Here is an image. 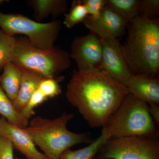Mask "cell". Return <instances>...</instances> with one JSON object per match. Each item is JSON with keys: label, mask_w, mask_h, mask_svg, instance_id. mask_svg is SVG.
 Wrapping results in <instances>:
<instances>
[{"label": "cell", "mask_w": 159, "mask_h": 159, "mask_svg": "<svg viewBox=\"0 0 159 159\" xmlns=\"http://www.w3.org/2000/svg\"><path fill=\"white\" fill-rule=\"evenodd\" d=\"M0 75V83L3 90L11 102L16 99L21 80L22 70L11 61L6 63Z\"/></svg>", "instance_id": "cell-15"}, {"label": "cell", "mask_w": 159, "mask_h": 159, "mask_svg": "<svg viewBox=\"0 0 159 159\" xmlns=\"http://www.w3.org/2000/svg\"><path fill=\"white\" fill-rule=\"evenodd\" d=\"M149 113L154 122L157 125H159V105L152 103L148 104Z\"/></svg>", "instance_id": "cell-24"}, {"label": "cell", "mask_w": 159, "mask_h": 159, "mask_svg": "<svg viewBox=\"0 0 159 159\" xmlns=\"http://www.w3.org/2000/svg\"><path fill=\"white\" fill-rule=\"evenodd\" d=\"M159 0H140L138 16L149 20L158 19Z\"/></svg>", "instance_id": "cell-21"}, {"label": "cell", "mask_w": 159, "mask_h": 159, "mask_svg": "<svg viewBox=\"0 0 159 159\" xmlns=\"http://www.w3.org/2000/svg\"><path fill=\"white\" fill-rule=\"evenodd\" d=\"M64 15V25L70 29L80 22H83L88 16L86 8L82 1L75 0L72 3L68 13Z\"/></svg>", "instance_id": "cell-19"}, {"label": "cell", "mask_w": 159, "mask_h": 159, "mask_svg": "<svg viewBox=\"0 0 159 159\" xmlns=\"http://www.w3.org/2000/svg\"><path fill=\"white\" fill-rule=\"evenodd\" d=\"M0 28L10 36L25 35L29 43L35 48L49 49L54 47L61 29V23L58 20L38 22L22 15L5 14L0 11Z\"/></svg>", "instance_id": "cell-6"}, {"label": "cell", "mask_w": 159, "mask_h": 159, "mask_svg": "<svg viewBox=\"0 0 159 159\" xmlns=\"http://www.w3.org/2000/svg\"><path fill=\"white\" fill-rule=\"evenodd\" d=\"M13 148L9 139L0 135V159H14Z\"/></svg>", "instance_id": "cell-23"}, {"label": "cell", "mask_w": 159, "mask_h": 159, "mask_svg": "<svg viewBox=\"0 0 159 159\" xmlns=\"http://www.w3.org/2000/svg\"><path fill=\"white\" fill-rule=\"evenodd\" d=\"M0 115L8 122L20 128L25 129L29 121L25 119L16 110L12 102L3 90L0 83Z\"/></svg>", "instance_id": "cell-17"}, {"label": "cell", "mask_w": 159, "mask_h": 159, "mask_svg": "<svg viewBox=\"0 0 159 159\" xmlns=\"http://www.w3.org/2000/svg\"><path fill=\"white\" fill-rule=\"evenodd\" d=\"M0 135L9 139L13 148L27 159H48L44 154L38 150L31 137L24 129L9 123L2 116L0 119Z\"/></svg>", "instance_id": "cell-11"}, {"label": "cell", "mask_w": 159, "mask_h": 159, "mask_svg": "<svg viewBox=\"0 0 159 159\" xmlns=\"http://www.w3.org/2000/svg\"><path fill=\"white\" fill-rule=\"evenodd\" d=\"M129 93L128 89L98 68L74 70L66 97L93 128L103 127Z\"/></svg>", "instance_id": "cell-1"}, {"label": "cell", "mask_w": 159, "mask_h": 159, "mask_svg": "<svg viewBox=\"0 0 159 159\" xmlns=\"http://www.w3.org/2000/svg\"><path fill=\"white\" fill-rule=\"evenodd\" d=\"M148 109L147 103L129 93L102 128L110 139L134 136L153 138L156 126Z\"/></svg>", "instance_id": "cell-4"}, {"label": "cell", "mask_w": 159, "mask_h": 159, "mask_svg": "<svg viewBox=\"0 0 159 159\" xmlns=\"http://www.w3.org/2000/svg\"><path fill=\"white\" fill-rule=\"evenodd\" d=\"M140 0H106V6L129 22L138 16Z\"/></svg>", "instance_id": "cell-18"}, {"label": "cell", "mask_w": 159, "mask_h": 159, "mask_svg": "<svg viewBox=\"0 0 159 159\" xmlns=\"http://www.w3.org/2000/svg\"><path fill=\"white\" fill-rule=\"evenodd\" d=\"M5 2H6V1H4V0H0V4L4 3Z\"/></svg>", "instance_id": "cell-25"}, {"label": "cell", "mask_w": 159, "mask_h": 159, "mask_svg": "<svg viewBox=\"0 0 159 159\" xmlns=\"http://www.w3.org/2000/svg\"><path fill=\"white\" fill-rule=\"evenodd\" d=\"M22 70L20 85L17 97L12 102L16 110L20 114L25 107L40 84L46 79L42 75L29 70Z\"/></svg>", "instance_id": "cell-13"}, {"label": "cell", "mask_w": 159, "mask_h": 159, "mask_svg": "<svg viewBox=\"0 0 159 159\" xmlns=\"http://www.w3.org/2000/svg\"><path fill=\"white\" fill-rule=\"evenodd\" d=\"M0 119H1V117H0Z\"/></svg>", "instance_id": "cell-27"}, {"label": "cell", "mask_w": 159, "mask_h": 159, "mask_svg": "<svg viewBox=\"0 0 159 159\" xmlns=\"http://www.w3.org/2000/svg\"><path fill=\"white\" fill-rule=\"evenodd\" d=\"M89 16L97 18L106 6V0H83Z\"/></svg>", "instance_id": "cell-22"}, {"label": "cell", "mask_w": 159, "mask_h": 159, "mask_svg": "<svg viewBox=\"0 0 159 159\" xmlns=\"http://www.w3.org/2000/svg\"><path fill=\"white\" fill-rule=\"evenodd\" d=\"M94 159H95V158H94Z\"/></svg>", "instance_id": "cell-26"}, {"label": "cell", "mask_w": 159, "mask_h": 159, "mask_svg": "<svg viewBox=\"0 0 159 159\" xmlns=\"http://www.w3.org/2000/svg\"><path fill=\"white\" fill-rule=\"evenodd\" d=\"M28 3L34 10V17L38 22L50 15L57 17L65 14L67 10L65 0H31Z\"/></svg>", "instance_id": "cell-14"}, {"label": "cell", "mask_w": 159, "mask_h": 159, "mask_svg": "<svg viewBox=\"0 0 159 159\" xmlns=\"http://www.w3.org/2000/svg\"><path fill=\"white\" fill-rule=\"evenodd\" d=\"M128 22L106 6L97 18L88 16L83 23L102 39H118L124 34Z\"/></svg>", "instance_id": "cell-10"}, {"label": "cell", "mask_w": 159, "mask_h": 159, "mask_svg": "<svg viewBox=\"0 0 159 159\" xmlns=\"http://www.w3.org/2000/svg\"><path fill=\"white\" fill-rule=\"evenodd\" d=\"M122 52L132 75L157 77L159 72V20L137 16L127 25Z\"/></svg>", "instance_id": "cell-2"}, {"label": "cell", "mask_w": 159, "mask_h": 159, "mask_svg": "<svg viewBox=\"0 0 159 159\" xmlns=\"http://www.w3.org/2000/svg\"><path fill=\"white\" fill-rule=\"evenodd\" d=\"M101 149L102 159H159V142L154 138L111 139Z\"/></svg>", "instance_id": "cell-7"}, {"label": "cell", "mask_w": 159, "mask_h": 159, "mask_svg": "<svg viewBox=\"0 0 159 159\" xmlns=\"http://www.w3.org/2000/svg\"><path fill=\"white\" fill-rule=\"evenodd\" d=\"M74 118V114L66 112L53 119L38 116L24 129L48 159H59L61 155L72 146L92 142L86 134L73 132L67 128Z\"/></svg>", "instance_id": "cell-3"}, {"label": "cell", "mask_w": 159, "mask_h": 159, "mask_svg": "<svg viewBox=\"0 0 159 159\" xmlns=\"http://www.w3.org/2000/svg\"><path fill=\"white\" fill-rule=\"evenodd\" d=\"M16 39L6 34L0 29V72L7 63L11 61Z\"/></svg>", "instance_id": "cell-20"}, {"label": "cell", "mask_w": 159, "mask_h": 159, "mask_svg": "<svg viewBox=\"0 0 159 159\" xmlns=\"http://www.w3.org/2000/svg\"><path fill=\"white\" fill-rule=\"evenodd\" d=\"M11 61L21 69L54 79L58 78L60 74L68 69L71 62L66 51L55 46L49 49L38 48L27 38L16 39Z\"/></svg>", "instance_id": "cell-5"}, {"label": "cell", "mask_w": 159, "mask_h": 159, "mask_svg": "<svg viewBox=\"0 0 159 159\" xmlns=\"http://www.w3.org/2000/svg\"><path fill=\"white\" fill-rule=\"evenodd\" d=\"M129 93L147 103L159 105V79L158 77L131 75L125 83Z\"/></svg>", "instance_id": "cell-12"}, {"label": "cell", "mask_w": 159, "mask_h": 159, "mask_svg": "<svg viewBox=\"0 0 159 159\" xmlns=\"http://www.w3.org/2000/svg\"><path fill=\"white\" fill-rule=\"evenodd\" d=\"M110 139L105 129L102 128L100 136L87 146L76 150L69 148L61 155L59 159H94L96 154Z\"/></svg>", "instance_id": "cell-16"}, {"label": "cell", "mask_w": 159, "mask_h": 159, "mask_svg": "<svg viewBox=\"0 0 159 159\" xmlns=\"http://www.w3.org/2000/svg\"><path fill=\"white\" fill-rule=\"evenodd\" d=\"M101 40L102 57L99 69L125 85L132 74L123 55L122 45L118 39Z\"/></svg>", "instance_id": "cell-9"}, {"label": "cell", "mask_w": 159, "mask_h": 159, "mask_svg": "<svg viewBox=\"0 0 159 159\" xmlns=\"http://www.w3.org/2000/svg\"><path fill=\"white\" fill-rule=\"evenodd\" d=\"M102 40L90 31L88 34L74 39L71 47V58L77 65V70L98 68L102 57Z\"/></svg>", "instance_id": "cell-8"}]
</instances>
